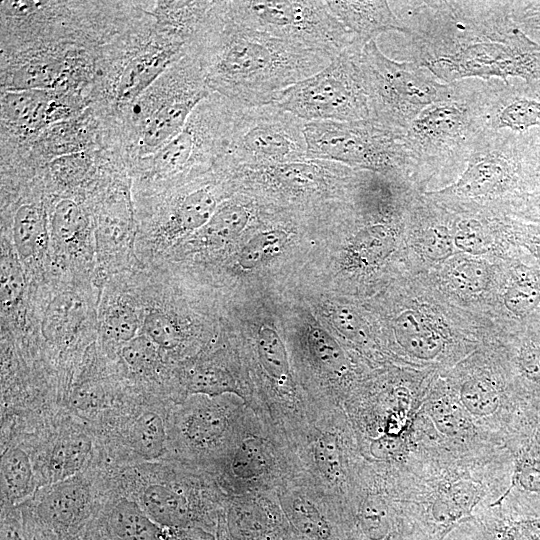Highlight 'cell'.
I'll list each match as a JSON object with an SVG mask.
<instances>
[{
    "mask_svg": "<svg viewBox=\"0 0 540 540\" xmlns=\"http://www.w3.org/2000/svg\"><path fill=\"white\" fill-rule=\"evenodd\" d=\"M413 61L438 80H540V44L514 23L509 1H392Z\"/></svg>",
    "mask_w": 540,
    "mask_h": 540,
    "instance_id": "6da1fadb",
    "label": "cell"
},
{
    "mask_svg": "<svg viewBox=\"0 0 540 540\" xmlns=\"http://www.w3.org/2000/svg\"><path fill=\"white\" fill-rule=\"evenodd\" d=\"M188 51L197 58L210 91L243 107L274 103L333 60L238 22L225 1H214Z\"/></svg>",
    "mask_w": 540,
    "mask_h": 540,
    "instance_id": "7a4b0ae2",
    "label": "cell"
},
{
    "mask_svg": "<svg viewBox=\"0 0 540 540\" xmlns=\"http://www.w3.org/2000/svg\"><path fill=\"white\" fill-rule=\"evenodd\" d=\"M401 464L413 514L435 524L442 539L508 491L514 461L505 445L436 436L414 439Z\"/></svg>",
    "mask_w": 540,
    "mask_h": 540,
    "instance_id": "3957f363",
    "label": "cell"
},
{
    "mask_svg": "<svg viewBox=\"0 0 540 540\" xmlns=\"http://www.w3.org/2000/svg\"><path fill=\"white\" fill-rule=\"evenodd\" d=\"M242 107L217 93L203 99L171 141L130 164L135 195L156 193L218 169Z\"/></svg>",
    "mask_w": 540,
    "mask_h": 540,
    "instance_id": "277c9868",
    "label": "cell"
},
{
    "mask_svg": "<svg viewBox=\"0 0 540 540\" xmlns=\"http://www.w3.org/2000/svg\"><path fill=\"white\" fill-rule=\"evenodd\" d=\"M484 126V80L450 83L445 95L423 109L404 133L406 173L431 176L465 168Z\"/></svg>",
    "mask_w": 540,
    "mask_h": 540,
    "instance_id": "5b68a950",
    "label": "cell"
},
{
    "mask_svg": "<svg viewBox=\"0 0 540 540\" xmlns=\"http://www.w3.org/2000/svg\"><path fill=\"white\" fill-rule=\"evenodd\" d=\"M427 194L461 201L516 198L526 205L537 203L540 182L532 138L484 130L456 182Z\"/></svg>",
    "mask_w": 540,
    "mask_h": 540,
    "instance_id": "8992f818",
    "label": "cell"
},
{
    "mask_svg": "<svg viewBox=\"0 0 540 540\" xmlns=\"http://www.w3.org/2000/svg\"><path fill=\"white\" fill-rule=\"evenodd\" d=\"M357 64L368 97L371 119L400 133L448 90L427 68L395 61L381 52L376 40L357 53Z\"/></svg>",
    "mask_w": 540,
    "mask_h": 540,
    "instance_id": "52a82bcc",
    "label": "cell"
},
{
    "mask_svg": "<svg viewBox=\"0 0 540 540\" xmlns=\"http://www.w3.org/2000/svg\"><path fill=\"white\" fill-rule=\"evenodd\" d=\"M211 93L193 54L188 52L171 65L133 104L141 129L126 151L129 164L171 141Z\"/></svg>",
    "mask_w": 540,
    "mask_h": 540,
    "instance_id": "ba28073f",
    "label": "cell"
},
{
    "mask_svg": "<svg viewBox=\"0 0 540 540\" xmlns=\"http://www.w3.org/2000/svg\"><path fill=\"white\" fill-rule=\"evenodd\" d=\"M238 22L334 59L358 45L326 1H225ZM359 46V45H358Z\"/></svg>",
    "mask_w": 540,
    "mask_h": 540,
    "instance_id": "9c48e42d",
    "label": "cell"
},
{
    "mask_svg": "<svg viewBox=\"0 0 540 540\" xmlns=\"http://www.w3.org/2000/svg\"><path fill=\"white\" fill-rule=\"evenodd\" d=\"M307 158L336 162L355 170L405 174L404 134L372 119L305 122Z\"/></svg>",
    "mask_w": 540,
    "mask_h": 540,
    "instance_id": "30bf717a",
    "label": "cell"
},
{
    "mask_svg": "<svg viewBox=\"0 0 540 540\" xmlns=\"http://www.w3.org/2000/svg\"><path fill=\"white\" fill-rule=\"evenodd\" d=\"M361 48L353 45L343 51L324 69L285 90L272 104L305 122L371 119L357 64Z\"/></svg>",
    "mask_w": 540,
    "mask_h": 540,
    "instance_id": "8fae6325",
    "label": "cell"
},
{
    "mask_svg": "<svg viewBox=\"0 0 540 540\" xmlns=\"http://www.w3.org/2000/svg\"><path fill=\"white\" fill-rule=\"evenodd\" d=\"M304 126L305 121L274 104L242 107L222 164L233 171L306 160Z\"/></svg>",
    "mask_w": 540,
    "mask_h": 540,
    "instance_id": "7c38bea8",
    "label": "cell"
},
{
    "mask_svg": "<svg viewBox=\"0 0 540 540\" xmlns=\"http://www.w3.org/2000/svg\"><path fill=\"white\" fill-rule=\"evenodd\" d=\"M357 170L320 159H306L256 169L233 170L232 179L246 190L281 202H310L336 195Z\"/></svg>",
    "mask_w": 540,
    "mask_h": 540,
    "instance_id": "4fadbf2b",
    "label": "cell"
},
{
    "mask_svg": "<svg viewBox=\"0 0 540 540\" xmlns=\"http://www.w3.org/2000/svg\"><path fill=\"white\" fill-rule=\"evenodd\" d=\"M231 182L232 173L218 168L194 180L148 195L160 198L159 202L154 201L157 206L151 221L154 244H170L201 229L220 205Z\"/></svg>",
    "mask_w": 540,
    "mask_h": 540,
    "instance_id": "5bb4252c",
    "label": "cell"
},
{
    "mask_svg": "<svg viewBox=\"0 0 540 540\" xmlns=\"http://www.w3.org/2000/svg\"><path fill=\"white\" fill-rule=\"evenodd\" d=\"M1 103V145L29 143L49 126L81 114L89 102L81 94L60 90L4 91Z\"/></svg>",
    "mask_w": 540,
    "mask_h": 540,
    "instance_id": "9a60e30c",
    "label": "cell"
},
{
    "mask_svg": "<svg viewBox=\"0 0 540 540\" xmlns=\"http://www.w3.org/2000/svg\"><path fill=\"white\" fill-rule=\"evenodd\" d=\"M110 147V133L105 116L93 106L81 114L55 123L29 143L14 149L29 168L42 169L55 158Z\"/></svg>",
    "mask_w": 540,
    "mask_h": 540,
    "instance_id": "2e32d148",
    "label": "cell"
},
{
    "mask_svg": "<svg viewBox=\"0 0 540 540\" xmlns=\"http://www.w3.org/2000/svg\"><path fill=\"white\" fill-rule=\"evenodd\" d=\"M485 130L531 136L540 133V80H484Z\"/></svg>",
    "mask_w": 540,
    "mask_h": 540,
    "instance_id": "e0dca14e",
    "label": "cell"
},
{
    "mask_svg": "<svg viewBox=\"0 0 540 540\" xmlns=\"http://www.w3.org/2000/svg\"><path fill=\"white\" fill-rule=\"evenodd\" d=\"M26 267H37L45 259L49 237L48 199L41 174L29 178L26 190L13 205L11 241Z\"/></svg>",
    "mask_w": 540,
    "mask_h": 540,
    "instance_id": "ac0fdd59",
    "label": "cell"
},
{
    "mask_svg": "<svg viewBox=\"0 0 540 540\" xmlns=\"http://www.w3.org/2000/svg\"><path fill=\"white\" fill-rule=\"evenodd\" d=\"M51 251L60 264L89 256L94 231L91 209L80 194L47 197Z\"/></svg>",
    "mask_w": 540,
    "mask_h": 540,
    "instance_id": "d6986e66",
    "label": "cell"
},
{
    "mask_svg": "<svg viewBox=\"0 0 540 540\" xmlns=\"http://www.w3.org/2000/svg\"><path fill=\"white\" fill-rule=\"evenodd\" d=\"M332 14L353 34L356 43L364 47L382 33L396 31L406 34V28L389 1H326Z\"/></svg>",
    "mask_w": 540,
    "mask_h": 540,
    "instance_id": "ffe728a7",
    "label": "cell"
},
{
    "mask_svg": "<svg viewBox=\"0 0 540 540\" xmlns=\"http://www.w3.org/2000/svg\"><path fill=\"white\" fill-rule=\"evenodd\" d=\"M419 411L428 418L437 434L447 441L503 445L483 432L452 394L423 401Z\"/></svg>",
    "mask_w": 540,
    "mask_h": 540,
    "instance_id": "44dd1931",
    "label": "cell"
},
{
    "mask_svg": "<svg viewBox=\"0 0 540 540\" xmlns=\"http://www.w3.org/2000/svg\"><path fill=\"white\" fill-rule=\"evenodd\" d=\"M104 149L65 155L47 163L41 169L47 197L82 192L96 174Z\"/></svg>",
    "mask_w": 540,
    "mask_h": 540,
    "instance_id": "7402d4cb",
    "label": "cell"
},
{
    "mask_svg": "<svg viewBox=\"0 0 540 540\" xmlns=\"http://www.w3.org/2000/svg\"><path fill=\"white\" fill-rule=\"evenodd\" d=\"M92 309L79 293L63 290L54 295L44 309L41 330L44 338L65 344L79 330L90 325Z\"/></svg>",
    "mask_w": 540,
    "mask_h": 540,
    "instance_id": "603a6c76",
    "label": "cell"
},
{
    "mask_svg": "<svg viewBox=\"0 0 540 540\" xmlns=\"http://www.w3.org/2000/svg\"><path fill=\"white\" fill-rule=\"evenodd\" d=\"M252 201L232 198L222 202L209 221L189 240L196 248H215L238 237L255 218Z\"/></svg>",
    "mask_w": 540,
    "mask_h": 540,
    "instance_id": "cb8c5ba5",
    "label": "cell"
},
{
    "mask_svg": "<svg viewBox=\"0 0 540 540\" xmlns=\"http://www.w3.org/2000/svg\"><path fill=\"white\" fill-rule=\"evenodd\" d=\"M214 1H146L156 28L175 38L192 43Z\"/></svg>",
    "mask_w": 540,
    "mask_h": 540,
    "instance_id": "d4e9b609",
    "label": "cell"
},
{
    "mask_svg": "<svg viewBox=\"0 0 540 540\" xmlns=\"http://www.w3.org/2000/svg\"><path fill=\"white\" fill-rule=\"evenodd\" d=\"M518 514L503 495L480 512L486 526L498 540H540V513Z\"/></svg>",
    "mask_w": 540,
    "mask_h": 540,
    "instance_id": "484cf974",
    "label": "cell"
},
{
    "mask_svg": "<svg viewBox=\"0 0 540 540\" xmlns=\"http://www.w3.org/2000/svg\"><path fill=\"white\" fill-rule=\"evenodd\" d=\"M1 316L2 324L18 320L28 292L27 273L6 236L1 238Z\"/></svg>",
    "mask_w": 540,
    "mask_h": 540,
    "instance_id": "4316f807",
    "label": "cell"
},
{
    "mask_svg": "<svg viewBox=\"0 0 540 540\" xmlns=\"http://www.w3.org/2000/svg\"><path fill=\"white\" fill-rule=\"evenodd\" d=\"M394 334L398 344L412 357L433 360L444 347L437 331L418 312L406 310L395 320Z\"/></svg>",
    "mask_w": 540,
    "mask_h": 540,
    "instance_id": "83f0119b",
    "label": "cell"
},
{
    "mask_svg": "<svg viewBox=\"0 0 540 540\" xmlns=\"http://www.w3.org/2000/svg\"><path fill=\"white\" fill-rule=\"evenodd\" d=\"M503 293V305L518 320H528L540 311V271L519 263L512 268Z\"/></svg>",
    "mask_w": 540,
    "mask_h": 540,
    "instance_id": "f1b7e54d",
    "label": "cell"
},
{
    "mask_svg": "<svg viewBox=\"0 0 540 540\" xmlns=\"http://www.w3.org/2000/svg\"><path fill=\"white\" fill-rule=\"evenodd\" d=\"M231 418L228 413L215 405L202 406L187 413L182 423V433L195 448H212L225 439Z\"/></svg>",
    "mask_w": 540,
    "mask_h": 540,
    "instance_id": "f546056e",
    "label": "cell"
},
{
    "mask_svg": "<svg viewBox=\"0 0 540 540\" xmlns=\"http://www.w3.org/2000/svg\"><path fill=\"white\" fill-rule=\"evenodd\" d=\"M142 316L144 314L128 296L112 297L100 313V332L104 339L124 345L142 328Z\"/></svg>",
    "mask_w": 540,
    "mask_h": 540,
    "instance_id": "4dcf8cb0",
    "label": "cell"
},
{
    "mask_svg": "<svg viewBox=\"0 0 540 540\" xmlns=\"http://www.w3.org/2000/svg\"><path fill=\"white\" fill-rule=\"evenodd\" d=\"M397 213L363 226L350 241L348 259L357 266H368L382 260L394 243V227L386 220Z\"/></svg>",
    "mask_w": 540,
    "mask_h": 540,
    "instance_id": "1f68e13d",
    "label": "cell"
},
{
    "mask_svg": "<svg viewBox=\"0 0 540 540\" xmlns=\"http://www.w3.org/2000/svg\"><path fill=\"white\" fill-rule=\"evenodd\" d=\"M141 502L145 511L156 521L165 525H179L189 516V504L186 497L164 484H150L141 493Z\"/></svg>",
    "mask_w": 540,
    "mask_h": 540,
    "instance_id": "d6a6232c",
    "label": "cell"
},
{
    "mask_svg": "<svg viewBox=\"0 0 540 540\" xmlns=\"http://www.w3.org/2000/svg\"><path fill=\"white\" fill-rule=\"evenodd\" d=\"M256 346L262 368L280 391L292 388L290 364L285 345L277 331L262 326L256 337Z\"/></svg>",
    "mask_w": 540,
    "mask_h": 540,
    "instance_id": "836d02e7",
    "label": "cell"
},
{
    "mask_svg": "<svg viewBox=\"0 0 540 540\" xmlns=\"http://www.w3.org/2000/svg\"><path fill=\"white\" fill-rule=\"evenodd\" d=\"M304 345L310 360L319 370L340 375L346 369L347 362L341 346L321 327H307Z\"/></svg>",
    "mask_w": 540,
    "mask_h": 540,
    "instance_id": "e575fe53",
    "label": "cell"
},
{
    "mask_svg": "<svg viewBox=\"0 0 540 540\" xmlns=\"http://www.w3.org/2000/svg\"><path fill=\"white\" fill-rule=\"evenodd\" d=\"M87 486L80 479H67L53 486L43 499L44 510L58 521H67L82 511L88 500Z\"/></svg>",
    "mask_w": 540,
    "mask_h": 540,
    "instance_id": "d590c367",
    "label": "cell"
},
{
    "mask_svg": "<svg viewBox=\"0 0 540 540\" xmlns=\"http://www.w3.org/2000/svg\"><path fill=\"white\" fill-rule=\"evenodd\" d=\"M141 330L160 350L172 351L178 348L185 338L178 318L173 313L157 307L147 309Z\"/></svg>",
    "mask_w": 540,
    "mask_h": 540,
    "instance_id": "8d00e7d4",
    "label": "cell"
},
{
    "mask_svg": "<svg viewBox=\"0 0 540 540\" xmlns=\"http://www.w3.org/2000/svg\"><path fill=\"white\" fill-rule=\"evenodd\" d=\"M187 389L193 394L217 397L225 393L243 394L233 376L217 365H197L187 375Z\"/></svg>",
    "mask_w": 540,
    "mask_h": 540,
    "instance_id": "74e56055",
    "label": "cell"
},
{
    "mask_svg": "<svg viewBox=\"0 0 540 540\" xmlns=\"http://www.w3.org/2000/svg\"><path fill=\"white\" fill-rule=\"evenodd\" d=\"M2 483L10 498L27 496L33 488V470L28 455L19 448L7 450L2 457Z\"/></svg>",
    "mask_w": 540,
    "mask_h": 540,
    "instance_id": "f35d334b",
    "label": "cell"
},
{
    "mask_svg": "<svg viewBox=\"0 0 540 540\" xmlns=\"http://www.w3.org/2000/svg\"><path fill=\"white\" fill-rule=\"evenodd\" d=\"M131 445L137 453L146 458L160 456L165 447V427L161 417L147 411L133 422L130 431Z\"/></svg>",
    "mask_w": 540,
    "mask_h": 540,
    "instance_id": "ab89813d",
    "label": "cell"
},
{
    "mask_svg": "<svg viewBox=\"0 0 540 540\" xmlns=\"http://www.w3.org/2000/svg\"><path fill=\"white\" fill-rule=\"evenodd\" d=\"M289 241V233L282 228L263 230L252 237L242 248L238 263L250 270L277 256Z\"/></svg>",
    "mask_w": 540,
    "mask_h": 540,
    "instance_id": "60d3db41",
    "label": "cell"
},
{
    "mask_svg": "<svg viewBox=\"0 0 540 540\" xmlns=\"http://www.w3.org/2000/svg\"><path fill=\"white\" fill-rule=\"evenodd\" d=\"M113 529L123 540H154L155 528L145 513L134 503L123 500L113 510Z\"/></svg>",
    "mask_w": 540,
    "mask_h": 540,
    "instance_id": "b9f144b4",
    "label": "cell"
},
{
    "mask_svg": "<svg viewBox=\"0 0 540 540\" xmlns=\"http://www.w3.org/2000/svg\"><path fill=\"white\" fill-rule=\"evenodd\" d=\"M159 348L141 333L121 348L124 363L133 371L144 373L153 370L159 361Z\"/></svg>",
    "mask_w": 540,
    "mask_h": 540,
    "instance_id": "7bdbcfd3",
    "label": "cell"
},
{
    "mask_svg": "<svg viewBox=\"0 0 540 540\" xmlns=\"http://www.w3.org/2000/svg\"><path fill=\"white\" fill-rule=\"evenodd\" d=\"M453 238L455 247L467 253L482 254L487 252L490 246L487 231L476 218L460 219Z\"/></svg>",
    "mask_w": 540,
    "mask_h": 540,
    "instance_id": "ee69618b",
    "label": "cell"
},
{
    "mask_svg": "<svg viewBox=\"0 0 540 540\" xmlns=\"http://www.w3.org/2000/svg\"><path fill=\"white\" fill-rule=\"evenodd\" d=\"M450 280L455 288L464 293H479L488 285L489 271L479 261L464 260L452 269Z\"/></svg>",
    "mask_w": 540,
    "mask_h": 540,
    "instance_id": "f6af8a7d",
    "label": "cell"
},
{
    "mask_svg": "<svg viewBox=\"0 0 540 540\" xmlns=\"http://www.w3.org/2000/svg\"><path fill=\"white\" fill-rule=\"evenodd\" d=\"M419 244L423 254L432 260L448 258L455 246L451 230L441 223H435L425 229Z\"/></svg>",
    "mask_w": 540,
    "mask_h": 540,
    "instance_id": "bcb514c9",
    "label": "cell"
},
{
    "mask_svg": "<svg viewBox=\"0 0 540 540\" xmlns=\"http://www.w3.org/2000/svg\"><path fill=\"white\" fill-rule=\"evenodd\" d=\"M510 14L518 28L540 44V1H509Z\"/></svg>",
    "mask_w": 540,
    "mask_h": 540,
    "instance_id": "7dc6e473",
    "label": "cell"
},
{
    "mask_svg": "<svg viewBox=\"0 0 540 540\" xmlns=\"http://www.w3.org/2000/svg\"><path fill=\"white\" fill-rule=\"evenodd\" d=\"M333 326L347 339L359 342L365 337L361 319L347 307H334L329 313Z\"/></svg>",
    "mask_w": 540,
    "mask_h": 540,
    "instance_id": "c3c4849f",
    "label": "cell"
},
{
    "mask_svg": "<svg viewBox=\"0 0 540 540\" xmlns=\"http://www.w3.org/2000/svg\"><path fill=\"white\" fill-rule=\"evenodd\" d=\"M526 221L518 225L520 236L540 263V203L529 207Z\"/></svg>",
    "mask_w": 540,
    "mask_h": 540,
    "instance_id": "681fc988",
    "label": "cell"
},
{
    "mask_svg": "<svg viewBox=\"0 0 540 540\" xmlns=\"http://www.w3.org/2000/svg\"><path fill=\"white\" fill-rule=\"evenodd\" d=\"M531 138L533 140L535 151H536L537 163H538L539 182H540V133L531 135Z\"/></svg>",
    "mask_w": 540,
    "mask_h": 540,
    "instance_id": "f907efd6",
    "label": "cell"
}]
</instances>
